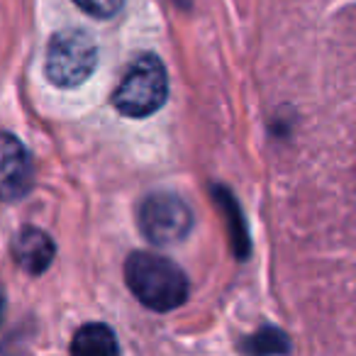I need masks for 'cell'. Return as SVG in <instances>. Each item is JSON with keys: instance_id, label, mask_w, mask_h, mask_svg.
Instances as JSON below:
<instances>
[{"instance_id": "6da1fadb", "label": "cell", "mask_w": 356, "mask_h": 356, "mask_svg": "<svg viewBox=\"0 0 356 356\" xmlns=\"http://www.w3.org/2000/svg\"><path fill=\"white\" fill-rule=\"evenodd\" d=\"M124 281L144 307L168 312L188 300V278L178 264L152 252H134L124 264Z\"/></svg>"}, {"instance_id": "277c9868", "label": "cell", "mask_w": 356, "mask_h": 356, "mask_svg": "<svg viewBox=\"0 0 356 356\" xmlns=\"http://www.w3.org/2000/svg\"><path fill=\"white\" fill-rule=\"evenodd\" d=\"M139 229L154 247H173L193 229V213L181 195L159 191L139 205Z\"/></svg>"}, {"instance_id": "ba28073f", "label": "cell", "mask_w": 356, "mask_h": 356, "mask_svg": "<svg viewBox=\"0 0 356 356\" xmlns=\"http://www.w3.org/2000/svg\"><path fill=\"white\" fill-rule=\"evenodd\" d=\"M213 193H215L218 205L222 208V213L229 218V234H232L237 257H247L249 254V237H247V229H244V222H242V210H239V205L234 203V195L229 193L227 188H215Z\"/></svg>"}, {"instance_id": "8fae6325", "label": "cell", "mask_w": 356, "mask_h": 356, "mask_svg": "<svg viewBox=\"0 0 356 356\" xmlns=\"http://www.w3.org/2000/svg\"><path fill=\"white\" fill-rule=\"evenodd\" d=\"M3 310H6V300H3V296H0V317H3Z\"/></svg>"}, {"instance_id": "30bf717a", "label": "cell", "mask_w": 356, "mask_h": 356, "mask_svg": "<svg viewBox=\"0 0 356 356\" xmlns=\"http://www.w3.org/2000/svg\"><path fill=\"white\" fill-rule=\"evenodd\" d=\"M74 3L83 13H88L90 17H98V20L115 17L124 6V0H74Z\"/></svg>"}, {"instance_id": "8992f818", "label": "cell", "mask_w": 356, "mask_h": 356, "mask_svg": "<svg viewBox=\"0 0 356 356\" xmlns=\"http://www.w3.org/2000/svg\"><path fill=\"white\" fill-rule=\"evenodd\" d=\"M54 254L56 247L51 237L37 227H25L13 242V257H15L17 266L32 276L44 273L54 261Z\"/></svg>"}, {"instance_id": "52a82bcc", "label": "cell", "mask_w": 356, "mask_h": 356, "mask_svg": "<svg viewBox=\"0 0 356 356\" xmlns=\"http://www.w3.org/2000/svg\"><path fill=\"white\" fill-rule=\"evenodd\" d=\"M71 354L79 356H115L120 354V344L115 339L113 330L100 322H90L83 325L74 334L71 341Z\"/></svg>"}, {"instance_id": "7a4b0ae2", "label": "cell", "mask_w": 356, "mask_h": 356, "mask_svg": "<svg viewBox=\"0 0 356 356\" xmlns=\"http://www.w3.org/2000/svg\"><path fill=\"white\" fill-rule=\"evenodd\" d=\"M168 95V79L161 59L154 54L139 56L113 93V105L124 118H149L163 108Z\"/></svg>"}, {"instance_id": "3957f363", "label": "cell", "mask_w": 356, "mask_h": 356, "mask_svg": "<svg viewBox=\"0 0 356 356\" xmlns=\"http://www.w3.org/2000/svg\"><path fill=\"white\" fill-rule=\"evenodd\" d=\"M98 66V47L81 30H61L47 49V79L59 88H74L90 79Z\"/></svg>"}, {"instance_id": "5b68a950", "label": "cell", "mask_w": 356, "mask_h": 356, "mask_svg": "<svg viewBox=\"0 0 356 356\" xmlns=\"http://www.w3.org/2000/svg\"><path fill=\"white\" fill-rule=\"evenodd\" d=\"M35 168L30 152L17 137L0 132V200L15 203L32 191Z\"/></svg>"}, {"instance_id": "9c48e42d", "label": "cell", "mask_w": 356, "mask_h": 356, "mask_svg": "<svg viewBox=\"0 0 356 356\" xmlns=\"http://www.w3.org/2000/svg\"><path fill=\"white\" fill-rule=\"evenodd\" d=\"M242 349L249 351V354H288L293 346L288 341L286 332L276 330V327H264L244 341Z\"/></svg>"}]
</instances>
